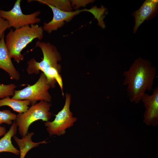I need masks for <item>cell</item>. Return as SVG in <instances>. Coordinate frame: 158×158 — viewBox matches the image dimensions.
Returning a JSON list of instances; mask_svg holds the SVG:
<instances>
[{"label":"cell","instance_id":"1","mask_svg":"<svg viewBox=\"0 0 158 158\" xmlns=\"http://www.w3.org/2000/svg\"><path fill=\"white\" fill-rule=\"evenodd\" d=\"M156 74V68L149 61L141 57L135 59L129 69L123 72V85L127 87L130 102L139 103L147 90H152Z\"/></svg>","mask_w":158,"mask_h":158},{"label":"cell","instance_id":"2","mask_svg":"<svg viewBox=\"0 0 158 158\" xmlns=\"http://www.w3.org/2000/svg\"><path fill=\"white\" fill-rule=\"evenodd\" d=\"M35 47L41 49L43 58L40 62L37 61L34 58L29 60L27 63V72L30 74H38L41 71L46 77L51 87L54 88L57 83L63 95V83L60 74L61 66L58 63L61 60V57L56 47L49 42L40 41L36 42Z\"/></svg>","mask_w":158,"mask_h":158},{"label":"cell","instance_id":"3","mask_svg":"<svg viewBox=\"0 0 158 158\" xmlns=\"http://www.w3.org/2000/svg\"><path fill=\"white\" fill-rule=\"evenodd\" d=\"M43 32L42 27L37 24L24 26L14 30L11 29L5 41L11 58L18 63L23 61L24 57L21 51L34 39L42 40Z\"/></svg>","mask_w":158,"mask_h":158},{"label":"cell","instance_id":"4","mask_svg":"<svg viewBox=\"0 0 158 158\" xmlns=\"http://www.w3.org/2000/svg\"><path fill=\"white\" fill-rule=\"evenodd\" d=\"M51 106L49 102L41 101L32 105L25 112L17 115L15 122L19 134L22 137L27 135L30 126L37 121H48L51 116Z\"/></svg>","mask_w":158,"mask_h":158},{"label":"cell","instance_id":"5","mask_svg":"<svg viewBox=\"0 0 158 158\" xmlns=\"http://www.w3.org/2000/svg\"><path fill=\"white\" fill-rule=\"evenodd\" d=\"M51 87L44 74L42 72L37 81L34 84L24 89L15 90L11 98L20 100H29L32 105L38 101H51V97L48 90Z\"/></svg>","mask_w":158,"mask_h":158},{"label":"cell","instance_id":"6","mask_svg":"<svg viewBox=\"0 0 158 158\" xmlns=\"http://www.w3.org/2000/svg\"><path fill=\"white\" fill-rule=\"evenodd\" d=\"M21 1V0H17L13 7L10 10L0 9L1 16L8 21L10 28L17 29L25 26L36 24L41 21L38 17L40 13L39 11L28 14L23 13L20 6Z\"/></svg>","mask_w":158,"mask_h":158},{"label":"cell","instance_id":"7","mask_svg":"<svg viewBox=\"0 0 158 158\" xmlns=\"http://www.w3.org/2000/svg\"><path fill=\"white\" fill-rule=\"evenodd\" d=\"M71 101V96L67 93L63 108L55 115L53 121L45 123V126L50 135H63L65 133L66 129L73 126L76 121L77 118L73 117V114L70 111Z\"/></svg>","mask_w":158,"mask_h":158},{"label":"cell","instance_id":"8","mask_svg":"<svg viewBox=\"0 0 158 158\" xmlns=\"http://www.w3.org/2000/svg\"><path fill=\"white\" fill-rule=\"evenodd\" d=\"M51 9L53 17L51 21L44 23L42 27L43 30L49 33L56 30L64 24L65 22L69 21L75 16L83 11H87L91 13L92 8L78 10L75 11H66L61 10L53 6L47 5Z\"/></svg>","mask_w":158,"mask_h":158},{"label":"cell","instance_id":"9","mask_svg":"<svg viewBox=\"0 0 158 158\" xmlns=\"http://www.w3.org/2000/svg\"><path fill=\"white\" fill-rule=\"evenodd\" d=\"M145 111L144 122L147 125L155 126L158 124V87L153 90L152 95L145 93L141 100Z\"/></svg>","mask_w":158,"mask_h":158},{"label":"cell","instance_id":"10","mask_svg":"<svg viewBox=\"0 0 158 158\" xmlns=\"http://www.w3.org/2000/svg\"><path fill=\"white\" fill-rule=\"evenodd\" d=\"M158 11V0L145 1L141 7L132 14L134 18L135 21L133 33L136 32L139 27L145 20H149L154 18Z\"/></svg>","mask_w":158,"mask_h":158},{"label":"cell","instance_id":"11","mask_svg":"<svg viewBox=\"0 0 158 158\" xmlns=\"http://www.w3.org/2000/svg\"><path fill=\"white\" fill-rule=\"evenodd\" d=\"M4 35L0 40V68L7 72L11 79L18 80L20 74L13 64L6 46Z\"/></svg>","mask_w":158,"mask_h":158},{"label":"cell","instance_id":"12","mask_svg":"<svg viewBox=\"0 0 158 158\" xmlns=\"http://www.w3.org/2000/svg\"><path fill=\"white\" fill-rule=\"evenodd\" d=\"M18 126L15 121L14 122L8 131L0 139V153L9 152L17 155L20 154V151L12 144L11 138L16 134Z\"/></svg>","mask_w":158,"mask_h":158},{"label":"cell","instance_id":"13","mask_svg":"<svg viewBox=\"0 0 158 158\" xmlns=\"http://www.w3.org/2000/svg\"><path fill=\"white\" fill-rule=\"evenodd\" d=\"M34 134V133L32 132L28 133L23 137L22 139H19L15 135L13 137L20 149V158H25L26 154L31 149L37 147L40 144L47 142L45 140L37 142H33L32 140V137Z\"/></svg>","mask_w":158,"mask_h":158},{"label":"cell","instance_id":"14","mask_svg":"<svg viewBox=\"0 0 158 158\" xmlns=\"http://www.w3.org/2000/svg\"><path fill=\"white\" fill-rule=\"evenodd\" d=\"M31 104L29 100L13 99L7 97L0 99V107L7 106L11 108L13 111L22 114L26 112Z\"/></svg>","mask_w":158,"mask_h":158},{"label":"cell","instance_id":"15","mask_svg":"<svg viewBox=\"0 0 158 158\" xmlns=\"http://www.w3.org/2000/svg\"><path fill=\"white\" fill-rule=\"evenodd\" d=\"M39 3L53 6L61 10L66 11H72V8L71 1L60 0H36Z\"/></svg>","mask_w":158,"mask_h":158},{"label":"cell","instance_id":"16","mask_svg":"<svg viewBox=\"0 0 158 158\" xmlns=\"http://www.w3.org/2000/svg\"><path fill=\"white\" fill-rule=\"evenodd\" d=\"M17 115L8 109L0 111V125L3 123L8 125L13 123V121L16 120Z\"/></svg>","mask_w":158,"mask_h":158},{"label":"cell","instance_id":"17","mask_svg":"<svg viewBox=\"0 0 158 158\" xmlns=\"http://www.w3.org/2000/svg\"><path fill=\"white\" fill-rule=\"evenodd\" d=\"M16 87L14 84H0V99L10 96H13Z\"/></svg>","mask_w":158,"mask_h":158},{"label":"cell","instance_id":"18","mask_svg":"<svg viewBox=\"0 0 158 158\" xmlns=\"http://www.w3.org/2000/svg\"><path fill=\"white\" fill-rule=\"evenodd\" d=\"M10 28L8 21L3 18L0 15V40L4 35L5 31Z\"/></svg>","mask_w":158,"mask_h":158},{"label":"cell","instance_id":"19","mask_svg":"<svg viewBox=\"0 0 158 158\" xmlns=\"http://www.w3.org/2000/svg\"><path fill=\"white\" fill-rule=\"evenodd\" d=\"M71 1L72 6L75 7L76 9L82 6H85L89 3H92L93 0H72Z\"/></svg>","mask_w":158,"mask_h":158},{"label":"cell","instance_id":"20","mask_svg":"<svg viewBox=\"0 0 158 158\" xmlns=\"http://www.w3.org/2000/svg\"><path fill=\"white\" fill-rule=\"evenodd\" d=\"M6 133L7 131L5 128L0 125V137L4 135Z\"/></svg>","mask_w":158,"mask_h":158}]
</instances>
